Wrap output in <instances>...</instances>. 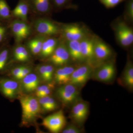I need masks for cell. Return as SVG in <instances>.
Instances as JSON below:
<instances>
[{
	"instance_id": "obj_1",
	"label": "cell",
	"mask_w": 133,
	"mask_h": 133,
	"mask_svg": "<svg viewBox=\"0 0 133 133\" xmlns=\"http://www.w3.org/2000/svg\"><path fill=\"white\" fill-rule=\"evenodd\" d=\"M18 97L22 107V124L27 126L35 121L42 109L38 99L33 95L24 94Z\"/></svg>"
},
{
	"instance_id": "obj_2",
	"label": "cell",
	"mask_w": 133,
	"mask_h": 133,
	"mask_svg": "<svg viewBox=\"0 0 133 133\" xmlns=\"http://www.w3.org/2000/svg\"><path fill=\"white\" fill-rule=\"evenodd\" d=\"M66 119L63 110H60L43 119L42 125L51 132H62L66 125Z\"/></svg>"
},
{
	"instance_id": "obj_3",
	"label": "cell",
	"mask_w": 133,
	"mask_h": 133,
	"mask_svg": "<svg viewBox=\"0 0 133 133\" xmlns=\"http://www.w3.org/2000/svg\"><path fill=\"white\" fill-rule=\"evenodd\" d=\"M56 94L62 104L67 106L78 100L79 92L78 87L69 83L59 86L56 91Z\"/></svg>"
},
{
	"instance_id": "obj_4",
	"label": "cell",
	"mask_w": 133,
	"mask_h": 133,
	"mask_svg": "<svg viewBox=\"0 0 133 133\" xmlns=\"http://www.w3.org/2000/svg\"><path fill=\"white\" fill-rule=\"evenodd\" d=\"M20 84L16 79L0 77V92L5 97L14 99L19 96L21 92Z\"/></svg>"
},
{
	"instance_id": "obj_5",
	"label": "cell",
	"mask_w": 133,
	"mask_h": 133,
	"mask_svg": "<svg viewBox=\"0 0 133 133\" xmlns=\"http://www.w3.org/2000/svg\"><path fill=\"white\" fill-rule=\"evenodd\" d=\"M92 68L88 64H84L76 68L71 74L70 84L77 87H82L87 83L92 74Z\"/></svg>"
},
{
	"instance_id": "obj_6",
	"label": "cell",
	"mask_w": 133,
	"mask_h": 133,
	"mask_svg": "<svg viewBox=\"0 0 133 133\" xmlns=\"http://www.w3.org/2000/svg\"><path fill=\"white\" fill-rule=\"evenodd\" d=\"M89 112V104L84 101L74 102L70 112V118L77 125H81L87 119Z\"/></svg>"
},
{
	"instance_id": "obj_7",
	"label": "cell",
	"mask_w": 133,
	"mask_h": 133,
	"mask_svg": "<svg viewBox=\"0 0 133 133\" xmlns=\"http://www.w3.org/2000/svg\"><path fill=\"white\" fill-rule=\"evenodd\" d=\"M41 79L38 74L31 72L22 79L20 85L21 90L24 94H30L35 92L36 89L41 84Z\"/></svg>"
},
{
	"instance_id": "obj_8",
	"label": "cell",
	"mask_w": 133,
	"mask_h": 133,
	"mask_svg": "<svg viewBox=\"0 0 133 133\" xmlns=\"http://www.w3.org/2000/svg\"><path fill=\"white\" fill-rule=\"evenodd\" d=\"M49 62L57 66L65 65L70 58L68 49L64 44L57 46L53 53L48 57Z\"/></svg>"
},
{
	"instance_id": "obj_9",
	"label": "cell",
	"mask_w": 133,
	"mask_h": 133,
	"mask_svg": "<svg viewBox=\"0 0 133 133\" xmlns=\"http://www.w3.org/2000/svg\"><path fill=\"white\" fill-rule=\"evenodd\" d=\"M117 38L122 45L127 47L133 42V31L124 22L119 23L116 28Z\"/></svg>"
},
{
	"instance_id": "obj_10",
	"label": "cell",
	"mask_w": 133,
	"mask_h": 133,
	"mask_svg": "<svg viewBox=\"0 0 133 133\" xmlns=\"http://www.w3.org/2000/svg\"><path fill=\"white\" fill-rule=\"evenodd\" d=\"M35 28L37 33L44 35H55L59 32V29L56 24L46 19L37 21L35 23Z\"/></svg>"
},
{
	"instance_id": "obj_11",
	"label": "cell",
	"mask_w": 133,
	"mask_h": 133,
	"mask_svg": "<svg viewBox=\"0 0 133 133\" xmlns=\"http://www.w3.org/2000/svg\"><path fill=\"white\" fill-rule=\"evenodd\" d=\"M116 69L114 63H107L98 69L95 74V77L98 81L102 82H109L114 78Z\"/></svg>"
},
{
	"instance_id": "obj_12",
	"label": "cell",
	"mask_w": 133,
	"mask_h": 133,
	"mask_svg": "<svg viewBox=\"0 0 133 133\" xmlns=\"http://www.w3.org/2000/svg\"><path fill=\"white\" fill-rule=\"evenodd\" d=\"M57 69L54 72V82L58 85L70 83L71 74L76 68L71 66H62Z\"/></svg>"
},
{
	"instance_id": "obj_13",
	"label": "cell",
	"mask_w": 133,
	"mask_h": 133,
	"mask_svg": "<svg viewBox=\"0 0 133 133\" xmlns=\"http://www.w3.org/2000/svg\"><path fill=\"white\" fill-rule=\"evenodd\" d=\"M63 32L65 36L69 41H79L84 35L82 28L76 25H66L64 28Z\"/></svg>"
},
{
	"instance_id": "obj_14",
	"label": "cell",
	"mask_w": 133,
	"mask_h": 133,
	"mask_svg": "<svg viewBox=\"0 0 133 133\" xmlns=\"http://www.w3.org/2000/svg\"><path fill=\"white\" fill-rule=\"evenodd\" d=\"M111 54V50L105 43L98 41L94 43V57L98 60L102 61L107 59Z\"/></svg>"
},
{
	"instance_id": "obj_15",
	"label": "cell",
	"mask_w": 133,
	"mask_h": 133,
	"mask_svg": "<svg viewBox=\"0 0 133 133\" xmlns=\"http://www.w3.org/2000/svg\"><path fill=\"white\" fill-rule=\"evenodd\" d=\"M70 57L74 62L81 61L84 58L81 54L80 49V41H69L67 48Z\"/></svg>"
},
{
	"instance_id": "obj_16",
	"label": "cell",
	"mask_w": 133,
	"mask_h": 133,
	"mask_svg": "<svg viewBox=\"0 0 133 133\" xmlns=\"http://www.w3.org/2000/svg\"><path fill=\"white\" fill-rule=\"evenodd\" d=\"M121 80V84L129 89L133 88V66L131 62H128L123 72Z\"/></svg>"
},
{
	"instance_id": "obj_17",
	"label": "cell",
	"mask_w": 133,
	"mask_h": 133,
	"mask_svg": "<svg viewBox=\"0 0 133 133\" xmlns=\"http://www.w3.org/2000/svg\"><path fill=\"white\" fill-rule=\"evenodd\" d=\"M94 43L89 39L80 42V49L83 58L91 59L94 57Z\"/></svg>"
},
{
	"instance_id": "obj_18",
	"label": "cell",
	"mask_w": 133,
	"mask_h": 133,
	"mask_svg": "<svg viewBox=\"0 0 133 133\" xmlns=\"http://www.w3.org/2000/svg\"><path fill=\"white\" fill-rule=\"evenodd\" d=\"M57 47V42L54 38H50L44 41L40 55L42 57H49Z\"/></svg>"
},
{
	"instance_id": "obj_19",
	"label": "cell",
	"mask_w": 133,
	"mask_h": 133,
	"mask_svg": "<svg viewBox=\"0 0 133 133\" xmlns=\"http://www.w3.org/2000/svg\"><path fill=\"white\" fill-rule=\"evenodd\" d=\"M14 58L19 62H26L30 58L28 50L24 46L19 45L15 48L14 51Z\"/></svg>"
},
{
	"instance_id": "obj_20",
	"label": "cell",
	"mask_w": 133,
	"mask_h": 133,
	"mask_svg": "<svg viewBox=\"0 0 133 133\" xmlns=\"http://www.w3.org/2000/svg\"><path fill=\"white\" fill-rule=\"evenodd\" d=\"M11 29L12 33L17 41H21L27 37L21 27L19 20H16L12 23Z\"/></svg>"
},
{
	"instance_id": "obj_21",
	"label": "cell",
	"mask_w": 133,
	"mask_h": 133,
	"mask_svg": "<svg viewBox=\"0 0 133 133\" xmlns=\"http://www.w3.org/2000/svg\"><path fill=\"white\" fill-rule=\"evenodd\" d=\"M30 2L36 10L40 13H45L49 9L50 0H30Z\"/></svg>"
},
{
	"instance_id": "obj_22",
	"label": "cell",
	"mask_w": 133,
	"mask_h": 133,
	"mask_svg": "<svg viewBox=\"0 0 133 133\" xmlns=\"http://www.w3.org/2000/svg\"><path fill=\"white\" fill-rule=\"evenodd\" d=\"M56 84L55 82L52 81L49 83H45L44 84L40 85L35 91V95L37 97L39 98L41 94L46 90L50 88H55Z\"/></svg>"
},
{
	"instance_id": "obj_23",
	"label": "cell",
	"mask_w": 133,
	"mask_h": 133,
	"mask_svg": "<svg viewBox=\"0 0 133 133\" xmlns=\"http://www.w3.org/2000/svg\"><path fill=\"white\" fill-rule=\"evenodd\" d=\"M10 16L9 6L5 0H0V17L7 19Z\"/></svg>"
},
{
	"instance_id": "obj_24",
	"label": "cell",
	"mask_w": 133,
	"mask_h": 133,
	"mask_svg": "<svg viewBox=\"0 0 133 133\" xmlns=\"http://www.w3.org/2000/svg\"><path fill=\"white\" fill-rule=\"evenodd\" d=\"M9 56V51L6 49L0 51V72L5 69Z\"/></svg>"
},
{
	"instance_id": "obj_25",
	"label": "cell",
	"mask_w": 133,
	"mask_h": 133,
	"mask_svg": "<svg viewBox=\"0 0 133 133\" xmlns=\"http://www.w3.org/2000/svg\"><path fill=\"white\" fill-rule=\"evenodd\" d=\"M45 73L46 76V83L52 81L54 77L55 69L52 65L50 64L45 65Z\"/></svg>"
},
{
	"instance_id": "obj_26",
	"label": "cell",
	"mask_w": 133,
	"mask_h": 133,
	"mask_svg": "<svg viewBox=\"0 0 133 133\" xmlns=\"http://www.w3.org/2000/svg\"><path fill=\"white\" fill-rule=\"evenodd\" d=\"M82 130L74 124H70L63 129L62 131L63 133H80Z\"/></svg>"
},
{
	"instance_id": "obj_27",
	"label": "cell",
	"mask_w": 133,
	"mask_h": 133,
	"mask_svg": "<svg viewBox=\"0 0 133 133\" xmlns=\"http://www.w3.org/2000/svg\"><path fill=\"white\" fill-rule=\"evenodd\" d=\"M123 1L124 0H99L101 3L107 8L114 7Z\"/></svg>"
},
{
	"instance_id": "obj_28",
	"label": "cell",
	"mask_w": 133,
	"mask_h": 133,
	"mask_svg": "<svg viewBox=\"0 0 133 133\" xmlns=\"http://www.w3.org/2000/svg\"><path fill=\"white\" fill-rule=\"evenodd\" d=\"M37 74L40 77L42 81L46 83V76L45 73V64H41L38 65L37 67Z\"/></svg>"
},
{
	"instance_id": "obj_29",
	"label": "cell",
	"mask_w": 133,
	"mask_h": 133,
	"mask_svg": "<svg viewBox=\"0 0 133 133\" xmlns=\"http://www.w3.org/2000/svg\"><path fill=\"white\" fill-rule=\"evenodd\" d=\"M58 105L56 101L54 98L50 97L46 108V112H51L57 108Z\"/></svg>"
},
{
	"instance_id": "obj_30",
	"label": "cell",
	"mask_w": 133,
	"mask_h": 133,
	"mask_svg": "<svg viewBox=\"0 0 133 133\" xmlns=\"http://www.w3.org/2000/svg\"><path fill=\"white\" fill-rule=\"evenodd\" d=\"M28 6V5L26 2L24 1H21L15 8L13 10L12 14L15 16L18 13Z\"/></svg>"
},
{
	"instance_id": "obj_31",
	"label": "cell",
	"mask_w": 133,
	"mask_h": 133,
	"mask_svg": "<svg viewBox=\"0 0 133 133\" xmlns=\"http://www.w3.org/2000/svg\"><path fill=\"white\" fill-rule=\"evenodd\" d=\"M50 97V95L38 98V102L41 106L42 110H43L44 111H46V108Z\"/></svg>"
},
{
	"instance_id": "obj_32",
	"label": "cell",
	"mask_w": 133,
	"mask_h": 133,
	"mask_svg": "<svg viewBox=\"0 0 133 133\" xmlns=\"http://www.w3.org/2000/svg\"><path fill=\"white\" fill-rule=\"evenodd\" d=\"M31 72H32V69L31 67L24 65L16 80L20 81L25 76Z\"/></svg>"
},
{
	"instance_id": "obj_33",
	"label": "cell",
	"mask_w": 133,
	"mask_h": 133,
	"mask_svg": "<svg viewBox=\"0 0 133 133\" xmlns=\"http://www.w3.org/2000/svg\"><path fill=\"white\" fill-rule=\"evenodd\" d=\"M23 66H24L23 65L17 66L11 69L10 72V76L13 77V78L14 79L16 80L19 74L21 73L22 69L23 68Z\"/></svg>"
},
{
	"instance_id": "obj_34",
	"label": "cell",
	"mask_w": 133,
	"mask_h": 133,
	"mask_svg": "<svg viewBox=\"0 0 133 133\" xmlns=\"http://www.w3.org/2000/svg\"><path fill=\"white\" fill-rule=\"evenodd\" d=\"M128 13L129 16L133 19V2L132 0H131L128 4Z\"/></svg>"
},
{
	"instance_id": "obj_35",
	"label": "cell",
	"mask_w": 133,
	"mask_h": 133,
	"mask_svg": "<svg viewBox=\"0 0 133 133\" xmlns=\"http://www.w3.org/2000/svg\"><path fill=\"white\" fill-rule=\"evenodd\" d=\"M55 5L58 6H61L65 4L67 0H53Z\"/></svg>"
},
{
	"instance_id": "obj_36",
	"label": "cell",
	"mask_w": 133,
	"mask_h": 133,
	"mask_svg": "<svg viewBox=\"0 0 133 133\" xmlns=\"http://www.w3.org/2000/svg\"><path fill=\"white\" fill-rule=\"evenodd\" d=\"M6 32V29L5 27L0 26V42L2 41Z\"/></svg>"
}]
</instances>
